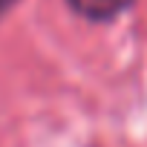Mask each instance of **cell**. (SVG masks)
Instances as JSON below:
<instances>
[{"instance_id":"1","label":"cell","mask_w":147,"mask_h":147,"mask_svg":"<svg viewBox=\"0 0 147 147\" xmlns=\"http://www.w3.org/2000/svg\"><path fill=\"white\" fill-rule=\"evenodd\" d=\"M66 3L75 15L95 20V23H104V20H115L118 15H124L136 0H66Z\"/></svg>"},{"instance_id":"2","label":"cell","mask_w":147,"mask_h":147,"mask_svg":"<svg viewBox=\"0 0 147 147\" xmlns=\"http://www.w3.org/2000/svg\"><path fill=\"white\" fill-rule=\"evenodd\" d=\"M12 3H15V0H0V18H3V15L12 9Z\"/></svg>"}]
</instances>
